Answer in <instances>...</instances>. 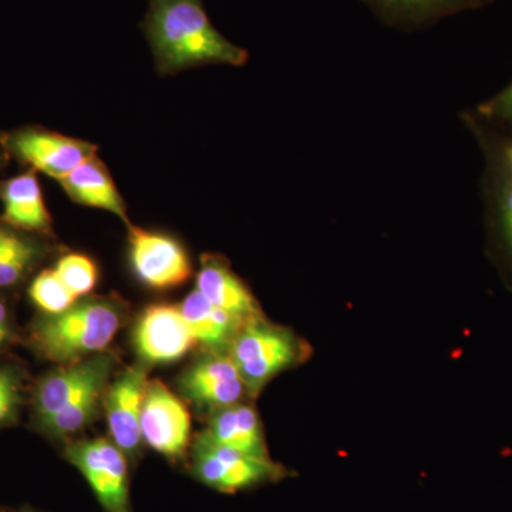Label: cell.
<instances>
[{"mask_svg":"<svg viewBox=\"0 0 512 512\" xmlns=\"http://www.w3.org/2000/svg\"><path fill=\"white\" fill-rule=\"evenodd\" d=\"M128 244L134 274L144 285L164 291L191 278L190 256L177 239L130 225Z\"/></svg>","mask_w":512,"mask_h":512,"instance_id":"52a82bcc","label":"cell"},{"mask_svg":"<svg viewBox=\"0 0 512 512\" xmlns=\"http://www.w3.org/2000/svg\"><path fill=\"white\" fill-rule=\"evenodd\" d=\"M123 319V306L114 299H84L57 315H43L35 323L33 340L47 359L76 363L103 352Z\"/></svg>","mask_w":512,"mask_h":512,"instance_id":"7a4b0ae2","label":"cell"},{"mask_svg":"<svg viewBox=\"0 0 512 512\" xmlns=\"http://www.w3.org/2000/svg\"><path fill=\"white\" fill-rule=\"evenodd\" d=\"M55 272L64 285L77 296L93 291L99 279V269L93 259L83 254H67L57 261Z\"/></svg>","mask_w":512,"mask_h":512,"instance_id":"603a6c76","label":"cell"},{"mask_svg":"<svg viewBox=\"0 0 512 512\" xmlns=\"http://www.w3.org/2000/svg\"><path fill=\"white\" fill-rule=\"evenodd\" d=\"M468 113L483 123L512 131V82Z\"/></svg>","mask_w":512,"mask_h":512,"instance_id":"cb8c5ba5","label":"cell"},{"mask_svg":"<svg viewBox=\"0 0 512 512\" xmlns=\"http://www.w3.org/2000/svg\"><path fill=\"white\" fill-rule=\"evenodd\" d=\"M484 158L485 221L491 252L512 286V131L463 114Z\"/></svg>","mask_w":512,"mask_h":512,"instance_id":"3957f363","label":"cell"},{"mask_svg":"<svg viewBox=\"0 0 512 512\" xmlns=\"http://www.w3.org/2000/svg\"><path fill=\"white\" fill-rule=\"evenodd\" d=\"M104 387L106 384H100V386H94L87 390L69 406L64 407L62 412L56 413L55 416L40 423L43 429L56 437L70 436V434L83 430L96 413Z\"/></svg>","mask_w":512,"mask_h":512,"instance_id":"44dd1931","label":"cell"},{"mask_svg":"<svg viewBox=\"0 0 512 512\" xmlns=\"http://www.w3.org/2000/svg\"><path fill=\"white\" fill-rule=\"evenodd\" d=\"M29 295L33 303L37 308L42 309L45 315H57V313L67 311L79 299L63 284L55 269H46V271L40 272L30 285Z\"/></svg>","mask_w":512,"mask_h":512,"instance_id":"7402d4cb","label":"cell"},{"mask_svg":"<svg viewBox=\"0 0 512 512\" xmlns=\"http://www.w3.org/2000/svg\"><path fill=\"white\" fill-rule=\"evenodd\" d=\"M20 232L22 231L9 227V225L6 224V222H3L2 218H0V261H2L3 256L8 254L12 245L15 244Z\"/></svg>","mask_w":512,"mask_h":512,"instance_id":"4316f807","label":"cell"},{"mask_svg":"<svg viewBox=\"0 0 512 512\" xmlns=\"http://www.w3.org/2000/svg\"><path fill=\"white\" fill-rule=\"evenodd\" d=\"M12 333V320H10L8 305L3 299H0V349L8 345L12 339Z\"/></svg>","mask_w":512,"mask_h":512,"instance_id":"484cf974","label":"cell"},{"mask_svg":"<svg viewBox=\"0 0 512 512\" xmlns=\"http://www.w3.org/2000/svg\"><path fill=\"white\" fill-rule=\"evenodd\" d=\"M147 386L146 367L136 365L128 367L111 384L106 394V417L111 441L127 457H136L143 443L141 412Z\"/></svg>","mask_w":512,"mask_h":512,"instance_id":"8fae6325","label":"cell"},{"mask_svg":"<svg viewBox=\"0 0 512 512\" xmlns=\"http://www.w3.org/2000/svg\"><path fill=\"white\" fill-rule=\"evenodd\" d=\"M197 291L212 305L228 312L244 325L262 316L255 296L221 256H202L197 274Z\"/></svg>","mask_w":512,"mask_h":512,"instance_id":"5bb4252c","label":"cell"},{"mask_svg":"<svg viewBox=\"0 0 512 512\" xmlns=\"http://www.w3.org/2000/svg\"><path fill=\"white\" fill-rule=\"evenodd\" d=\"M64 456L86 478L104 512H131L127 456L113 441H76Z\"/></svg>","mask_w":512,"mask_h":512,"instance_id":"8992f818","label":"cell"},{"mask_svg":"<svg viewBox=\"0 0 512 512\" xmlns=\"http://www.w3.org/2000/svg\"><path fill=\"white\" fill-rule=\"evenodd\" d=\"M197 441L234 448L251 456L269 458L261 419L249 404H232L211 412L208 427L202 431Z\"/></svg>","mask_w":512,"mask_h":512,"instance_id":"2e32d148","label":"cell"},{"mask_svg":"<svg viewBox=\"0 0 512 512\" xmlns=\"http://www.w3.org/2000/svg\"><path fill=\"white\" fill-rule=\"evenodd\" d=\"M59 184L62 185L67 197L76 204L111 212L130 227L126 201L121 197L109 168L97 154L74 168L72 173L59 181Z\"/></svg>","mask_w":512,"mask_h":512,"instance_id":"e0dca14e","label":"cell"},{"mask_svg":"<svg viewBox=\"0 0 512 512\" xmlns=\"http://www.w3.org/2000/svg\"><path fill=\"white\" fill-rule=\"evenodd\" d=\"M386 25L403 30L426 28L448 16L483 8L481 0H362Z\"/></svg>","mask_w":512,"mask_h":512,"instance_id":"d6986e66","label":"cell"},{"mask_svg":"<svg viewBox=\"0 0 512 512\" xmlns=\"http://www.w3.org/2000/svg\"><path fill=\"white\" fill-rule=\"evenodd\" d=\"M46 247L26 232H20L15 244L0 261V289L13 288L33 271L42 261Z\"/></svg>","mask_w":512,"mask_h":512,"instance_id":"ffe728a7","label":"cell"},{"mask_svg":"<svg viewBox=\"0 0 512 512\" xmlns=\"http://www.w3.org/2000/svg\"><path fill=\"white\" fill-rule=\"evenodd\" d=\"M9 163V158L6 156L5 153H3L2 150H0V170H3V168L6 167Z\"/></svg>","mask_w":512,"mask_h":512,"instance_id":"83f0119b","label":"cell"},{"mask_svg":"<svg viewBox=\"0 0 512 512\" xmlns=\"http://www.w3.org/2000/svg\"><path fill=\"white\" fill-rule=\"evenodd\" d=\"M308 342L293 330L261 318L247 323L229 349L249 396L256 397L274 377L311 356Z\"/></svg>","mask_w":512,"mask_h":512,"instance_id":"277c9868","label":"cell"},{"mask_svg":"<svg viewBox=\"0 0 512 512\" xmlns=\"http://www.w3.org/2000/svg\"><path fill=\"white\" fill-rule=\"evenodd\" d=\"M180 309L197 345L207 353L229 355V349L244 323L212 305L197 289L185 298Z\"/></svg>","mask_w":512,"mask_h":512,"instance_id":"ac0fdd59","label":"cell"},{"mask_svg":"<svg viewBox=\"0 0 512 512\" xmlns=\"http://www.w3.org/2000/svg\"><path fill=\"white\" fill-rule=\"evenodd\" d=\"M0 150L9 160L60 181L87 158L96 156L99 147L47 128L25 126L0 133Z\"/></svg>","mask_w":512,"mask_h":512,"instance_id":"5b68a950","label":"cell"},{"mask_svg":"<svg viewBox=\"0 0 512 512\" xmlns=\"http://www.w3.org/2000/svg\"><path fill=\"white\" fill-rule=\"evenodd\" d=\"M141 28L164 76L212 64L239 67L248 62L247 50L212 26L204 0H148Z\"/></svg>","mask_w":512,"mask_h":512,"instance_id":"6da1fadb","label":"cell"},{"mask_svg":"<svg viewBox=\"0 0 512 512\" xmlns=\"http://www.w3.org/2000/svg\"><path fill=\"white\" fill-rule=\"evenodd\" d=\"M195 477L221 493H237L281 476L282 468L271 457H256L234 448L198 443L194 448Z\"/></svg>","mask_w":512,"mask_h":512,"instance_id":"ba28073f","label":"cell"},{"mask_svg":"<svg viewBox=\"0 0 512 512\" xmlns=\"http://www.w3.org/2000/svg\"><path fill=\"white\" fill-rule=\"evenodd\" d=\"M191 416L187 407L160 380L148 382L141 412V436L165 457H183L190 443Z\"/></svg>","mask_w":512,"mask_h":512,"instance_id":"9c48e42d","label":"cell"},{"mask_svg":"<svg viewBox=\"0 0 512 512\" xmlns=\"http://www.w3.org/2000/svg\"><path fill=\"white\" fill-rule=\"evenodd\" d=\"M494 0H481V3H483V5H490V3H493Z\"/></svg>","mask_w":512,"mask_h":512,"instance_id":"f1b7e54d","label":"cell"},{"mask_svg":"<svg viewBox=\"0 0 512 512\" xmlns=\"http://www.w3.org/2000/svg\"><path fill=\"white\" fill-rule=\"evenodd\" d=\"M19 512H36V511L29 510V508H26V510H22V511H19Z\"/></svg>","mask_w":512,"mask_h":512,"instance_id":"f546056e","label":"cell"},{"mask_svg":"<svg viewBox=\"0 0 512 512\" xmlns=\"http://www.w3.org/2000/svg\"><path fill=\"white\" fill-rule=\"evenodd\" d=\"M2 221L26 234L52 232V217L47 210L42 185L36 171L13 175L0 183Z\"/></svg>","mask_w":512,"mask_h":512,"instance_id":"9a60e30c","label":"cell"},{"mask_svg":"<svg viewBox=\"0 0 512 512\" xmlns=\"http://www.w3.org/2000/svg\"><path fill=\"white\" fill-rule=\"evenodd\" d=\"M113 366V356L97 353L43 377L37 384L33 397L39 423L62 412L64 407L92 387L107 384Z\"/></svg>","mask_w":512,"mask_h":512,"instance_id":"30bf717a","label":"cell"},{"mask_svg":"<svg viewBox=\"0 0 512 512\" xmlns=\"http://www.w3.org/2000/svg\"><path fill=\"white\" fill-rule=\"evenodd\" d=\"M22 402V376L12 366L0 367V426L16 419Z\"/></svg>","mask_w":512,"mask_h":512,"instance_id":"d4e9b609","label":"cell"},{"mask_svg":"<svg viewBox=\"0 0 512 512\" xmlns=\"http://www.w3.org/2000/svg\"><path fill=\"white\" fill-rule=\"evenodd\" d=\"M134 345L144 362L160 365L180 360L197 343L180 308L156 305L138 320Z\"/></svg>","mask_w":512,"mask_h":512,"instance_id":"7c38bea8","label":"cell"},{"mask_svg":"<svg viewBox=\"0 0 512 512\" xmlns=\"http://www.w3.org/2000/svg\"><path fill=\"white\" fill-rule=\"evenodd\" d=\"M180 390L192 403L211 412L241 403L248 394L231 356L217 353H207L185 370Z\"/></svg>","mask_w":512,"mask_h":512,"instance_id":"4fadbf2b","label":"cell"}]
</instances>
